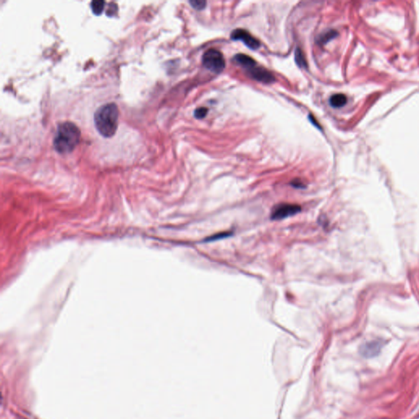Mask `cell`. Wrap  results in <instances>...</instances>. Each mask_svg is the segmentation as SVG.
Here are the masks:
<instances>
[{"label":"cell","mask_w":419,"mask_h":419,"mask_svg":"<svg viewBox=\"0 0 419 419\" xmlns=\"http://www.w3.org/2000/svg\"><path fill=\"white\" fill-rule=\"evenodd\" d=\"M119 110L115 103H107L97 108L94 113V125L98 133L111 138L118 127Z\"/></svg>","instance_id":"cell-1"},{"label":"cell","mask_w":419,"mask_h":419,"mask_svg":"<svg viewBox=\"0 0 419 419\" xmlns=\"http://www.w3.org/2000/svg\"><path fill=\"white\" fill-rule=\"evenodd\" d=\"M81 139V130L74 123H61L57 126L53 146L57 153L66 154L74 150Z\"/></svg>","instance_id":"cell-2"},{"label":"cell","mask_w":419,"mask_h":419,"mask_svg":"<svg viewBox=\"0 0 419 419\" xmlns=\"http://www.w3.org/2000/svg\"><path fill=\"white\" fill-rule=\"evenodd\" d=\"M202 63L206 69L217 74L222 72L225 67V57L222 53L214 49H209L204 53Z\"/></svg>","instance_id":"cell-3"},{"label":"cell","mask_w":419,"mask_h":419,"mask_svg":"<svg viewBox=\"0 0 419 419\" xmlns=\"http://www.w3.org/2000/svg\"><path fill=\"white\" fill-rule=\"evenodd\" d=\"M301 206L296 204L281 203L276 205L271 211V219L273 220H284L294 216L301 212Z\"/></svg>","instance_id":"cell-4"},{"label":"cell","mask_w":419,"mask_h":419,"mask_svg":"<svg viewBox=\"0 0 419 419\" xmlns=\"http://www.w3.org/2000/svg\"><path fill=\"white\" fill-rule=\"evenodd\" d=\"M230 37L233 41H241L249 49H253V50L259 49L261 46V44L255 38L254 36H252L249 32L242 30V29H237V30H233L231 33Z\"/></svg>","instance_id":"cell-5"},{"label":"cell","mask_w":419,"mask_h":419,"mask_svg":"<svg viewBox=\"0 0 419 419\" xmlns=\"http://www.w3.org/2000/svg\"><path fill=\"white\" fill-rule=\"evenodd\" d=\"M248 74L252 78L260 82L270 84L274 81V77L269 71L261 66H255L248 70Z\"/></svg>","instance_id":"cell-6"},{"label":"cell","mask_w":419,"mask_h":419,"mask_svg":"<svg viewBox=\"0 0 419 419\" xmlns=\"http://www.w3.org/2000/svg\"><path fill=\"white\" fill-rule=\"evenodd\" d=\"M381 345L380 341H369L364 343L360 347V354L365 358H372L377 356L381 352Z\"/></svg>","instance_id":"cell-7"},{"label":"cell","mask_w":419,"mask_h":419,"mask_svg":"<svg viewBox=\"0 0 419 419\" xmlns=\"http://www.w3.org/2000/svg\"><path fill=\"white\" fill-rule=\"evenodd\" d=\"M233 59H234V61H235L238 65L243 66V67H245L247 70L250 69V68L253 67V66H256V61H255L253 58L249 57V56L242 54V53L237 54V55H235V57H234Z\"/></svg>","instance_id":"cell-8"},{"label":"cell","mask_w":419,"mask_h":419,"mask_svg":"<svg viewBox=\"0 0 419 419\" xmlns=\"http://www.w3.org/2000/svg\"><path fill=\"white\" fill-rule=\"evenodd\" d=\"M347 102V97L342 93H337L330 97L329 103L334 108H342Z\"/></svg>","instance_id":"cell-9"},{"label":"cell","mask_w":419,"mask_h":419,"mask_svg":"<svg viewBox=\"0 0 419 419\" xmlns=\"http://www.w3.org/2000/svg\"><path fill=\"white\" fill-rule=\"evenodd\" d=\"M295 61L300 67H307L306 60L301 49L297 48L295 51Z\"/></svg>","instance_id":"cell-10"},{"label":"cell","mask_w":419,"mask_h":419,"mask_svg":"<svg viewBox=\"0 0 419 419\" xmlns=\"http://www.w3.org/2000/svg\"><path fill=\"white\" fill-rule=\"evenodd\" d=\"M105 2L104 1H100V0H96L91 3V9L93 13L95 15H100L101 13L103 12L104 8H105Z\"/></svg>","instance_id":"cell-11"},{"label":"cell","mask_w":419,"mask_h":419,"mask_svg":"<svg viewBox=\"0 0 419 419\" xmlns=\"http://www.w3.org/2000/svg\"><path fill=\"white\" fill-rule=\"evenodd\" d=\"M337 36V31H335V30H329V31L325 32L324 34L320 36L319 41H320V44L324 45V44H326L327 42L330 41L332 39L335 38Z\"/></svg>","instance_id":"cell-12"},{"label":"cell","mask_w":419,"mask_h":419,"mask_svg":"<svg viewBox=\"0 0 419 419\" xmlns=\"http://www.w3.org/2000/svg\"><path fill=\"white\" fill-rule=\"evenodd\" d=\"M193 9H197V10H201V9H205L206 3L205 1H201V0H193L189 2Z\"/></svg>","instance_id":"cell-13"},{"label":"cell","mask_w":419,"mask_h":419,"mask_svg":"<svg viewBox=\"0 0 419 419\" xmlns=\"http://www.w3.org/2000/svg\"><path fill=\"white\" fill-rule=\"evenodd\" d=\"M208 109L205 108H199L194 112V117L197 119H202L207 114Z\"/></svg>","instance_id":"cell-14"},{"label":"cell","mask_w":419,"mask_h":419,"mask_svg":"<svg viewBox=\"0 0 419 419\" xmlns=\"http://www.w3.org/2000/svg\"><path fill=\"white\" fill-rule=\"evenodd\" d=\"M117 5H115L114 3H111L109 6L108 7V9H107V14L109 17H113L117 13Z\"/></svg>","instance_id":"cell-15"},{"label":"cell","mask_w":419,"mask_h":419,"mask_svg":"<svg viewBox=\"0 0 419 419\" xmlns=\"http://www.w3.org/2000/svg\"><path fill=\"white\" fill-rule=\"evenodd\" d=\"M309 121H310V122H311L312 124H313V125H316V127L320 128V129H321V127H320V124H319V123H318V121H316V118L313 117V115L309 114Z\"/></svg>","instance_id":"cell-16"}]
</instances>
